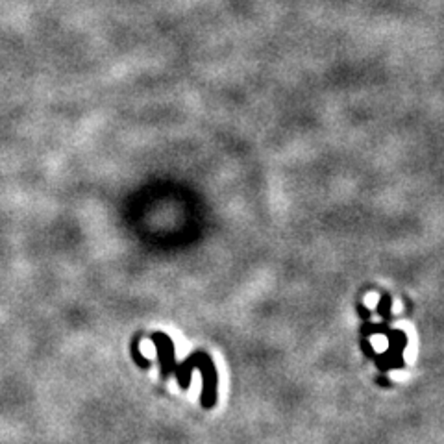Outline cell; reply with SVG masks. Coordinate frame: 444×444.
<instances>
[{
    "label": "cell",
    "instance_id": "cell-2",
    "mask_svg": "<svg viewBox=\"0 0 444 444\" xmlns=\"http://www.w3.org/2000/svg\"><path fill=\"white\" fill-rule=\"evenodd\" d=\"M385 337L389 341V348L383 354H376V367L380 369V372H389V369H404V365H406L404 350L407 346V335L402 330L391 328L387 332Z\"/></svg>",
    "mask_w": 444,
    "mask_h": 444
},
{
    "label": "cell",
    "instance_id": "cell-4",
    "mask_svg": "<svg viewBox=\"0 0 444 444\" xmlns=\"http://www.w3.org/2000/svg\"><path fill=\"white\" fill-rule=\"evenodd\" d=\"M389 326L385 323L383 324H372V323H365L361 326V337H369V335H387L389 332Z\"/></svg>",
    "mask_w": 444,
    "mask_h": 444
},
{
    "label": "cell",
    "instance_id": "cell-8",
    "mask_svg": "<svg viewBox=\"0 0 444 444\" xmlns=\"http://www.w3.org/2000/svg\"><path fill=\"white\" fill-rule=\"evenodd\" d=\"M360 315L363 320H367V318L370 317V311H369V307H365L363 304H360Z\"/></svg>",
    "mask_w": 444,
    "mask_h": 444
},
{
    "label": "cell",
    "instance_id": "cell-5",
    "mask_svg": "<svg viewBox=\"0 0 444 444\" xmlns=\"http://www.w3.org/2000/svg\"><path fill=\"white\" fill-rule=\"evenodd\" d=\"M391 306H392L391 295H389V293H385V295H381L380 304H378V313H380L381 317L385 318V323H389V320H391V318H392Z\"/></svg>",
    "mask_w": 444,
    "mask_h": 444
},
{
    "label": "cell",
    "instance_id": "cell-7",
    "mask_svg": "<svg viewBox=\"0 0 444 444\" xmlns=\"http://www.w3.org/2000/svg\"><path fill=\"white\" fill-rule=\"evenodd\" d=\"M361 350L365 352L367 357H370V360H374L376 357V350L374 346L369 343V337H361Z\"/></svg>",
    "mask_w": 444,
    "mask_h": 444
},
{
    "label": "cell",
    "instance_id": "cell-6",
    "mask_svg": "<svg viewBox=\"0 0 444 444\" xmlns=\"http://www.w3.org/2000/svg\"><path fill=\"white\" fill-rule=\"evenodd\" d=\"M132 354H133V360H135V363H138L141 369H150V367H152V363H150L148 360H145L143 355H141V352H139V337L133 339Z\"/></svg>",
    "mask_w": 444,
    "mask_h": 444
},
{
    "label": "cell",
    "instance_id": "cell-1",
    "mask_svg": "<svg viewBox=\"0 0 444 444\" xmlns=\"http://www.w3.org/2000/svg\"><path fill=\"white\" fill-rule=\"evenodd\" d=\"M193 369H198L202 372V383H204L202 385V407L212 409L217 404V369H215L212 355L198 350L182 363H176L175 374L182 389L189 387Z\"/></svg>",
    "mask_w": 444,
    "mask_h": 444
},
{
    "label": "cell",
    "instance_id": "cell-3",
    "mask_svg": "<svg viewBox=\"0 0 444 444\" xmlns=\"http://www.w3.org/2000/svg\"><path fill=\"white\" fill-rule=\"evenodd\" d=\"M152 341L154 344H156V350H158L161 376H163V378H169V376L175 372L176 367L175 343H172L169 335H165V333H154Z\"/></svg>",
    "mask_w": 444,
    "mask_h": 444
}]
</instances>
